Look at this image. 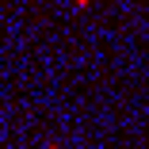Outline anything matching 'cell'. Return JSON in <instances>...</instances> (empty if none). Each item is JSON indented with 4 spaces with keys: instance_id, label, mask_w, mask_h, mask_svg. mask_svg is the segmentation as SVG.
Returning <instances> with one entry per match:
<instances>
[{
    "instance_id": "obj_1",
    "label": "cell",
    "mask_w": 149,
    "mask_h": 149,
    "mask_svg": "<svg viewBox=\"0 0 149 149\" xmlns=\"http://www.w3.org/2000/svg\"><path fill=\"white\" fill-rule=\"evenodd\" d=\"M42 149H61V141H46V145H42Z\"/></svg>"
}]
</instances>
